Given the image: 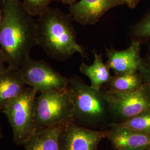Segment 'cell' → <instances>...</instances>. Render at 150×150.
<instances>
[{"mask_svg": "<svg viewBox=\"0 0 150 150\" xmlns=\"http://www.w3.org/2000/svg\"><path fill=\"white\" fill-rule=\"evenodd\" d=\"M139 73L142 77L144 82L148 83L150 86V48L148 56L144 59V69Z\"/></svg>", "mask_w": 150, "mask_h": 150, "instance_id": "obj_19", "label": "cell"}, {"mask_svg": "<svg viewBox=\"0 0 150 150\" xmlns=\"http://www.w3.org/2000/svg\"><path fill=\"white\" fill-rule=\"evenodd\" d=\"M111 126H117L150 132V110L139 113L122 122L112 123Z\"/></svg>", "mask_w": 150, "mask_h": 150, "instance_id": "obj_16", "label": "cell"}, {"mask_svg": "<svg viewBox=\"0 0 150 150\" xmlns=\"http://www.w3.org/2000/svg\"><path fill=\"white\" fill-rule=\"evenodd\" d=\"M108 129H88L69 120L60 134L59 150H96L107 137Z\"/></svg>", "mask_w": 150, "mask_h": 150, "instance_id": "obj_8", "label": "cell"}, {"mask_svg": "<svg viewBox=\"0 0 150 150\" xmlns=\"http://www.w3.org/2000/svg\"><path fill=\"white\" fill-rule=\"evenodd\" d=\"M129 35L132 40L141 42L150 39V11L140 21L130 28Z\"/></svg>", "mask_w": 150, "mask_h": 150, "instance_id": "obj_17", "label": "cell"}, {"mask_svg": "<svg viewBox=\"0 0 150 150\" xmlns=\"http://www.w3.org/2000/svg\"><path fill=\"white\" fill-rule=\"evenodd\" d=\"M73 106L67 87L39 93L35 102V129L72 120Z\"/></svg>", "mask_w": 150, "mask_h": 150, "instance_id": "obj_5", "label": "cell"}, {"mask_svg": "<svg viewBox=\"0 0 150 150\" xmlns=\"http://www.w3.org/2000/svg\"><path fill=\"white\" fill-rule=\"evenodd\" d=\"M144 83L139 72H129L114 74L105 85L108 90L118 92H130L139 88Z\"/></svg>", "mask_w": 150, "mask_h": 150, "instance_id": "obj_15", "label": "cell"}, {"mask_svg": "<svg viewBox=\"0 0 150 150\" xmlns=\"http://www.w3.org/2000/svg\"><path fill=\"white\" fill-rule=\"evenodd\" d=\"M65 122L36 129L23 145L25 150H59V137Z\"/></svg>", "mask_w": 150, "mask_h": 150, "instance_id": "obj_12", "label": "cell"}, {"mask_svg": "<svg viewBox=\"0 0 150 150\" xmlns=\"http://www.w3.org/2000/svg\"><path fill=\"white\" fill-rule=\"evenodd\" d=\"M72 20L70 14L50 7L38 16V45L51 58L63 61L76 52L87 58L83 46L77 43Z\"/></svg>", "mask_w": 150, "mask_h": 150, "instance_id": "obj_2", "label": "cell"}, {"mask_svg": "<svg viewBox=\"0 0 150 150\" xmlns=\"http://www.w3.org/2000/svg\"><path fill=\"white\" fill-rule=\"evenodd\" d=\"M92 52L94 56L92 64L87 65L83 62L81 64L80 71L89 79L91 82L90 86L99 90L109 82L112 76L110 74L109 67L103 62L102 54H97L95 50Z\"/></svg>", "mask_w": 150, "mask_h": 150, "instance_id": "obj_14", "label": "cell"}, {"mask_svg": "<svg viewBox=\"0 0 150 150\" xmlns=\"http://www.w3.org/2000/svg\"><path fill=\"white\" fill-rule=\"evenodd\" d=\"M0 48L8 68L18 70L38 45L37 22L20 0H1Z\"/></svg>", "mask_w": 150, "mask_h": 150, "instance_id": "obj_1", "label": "cell"}, {"mask_svg": "<svg viewBox=\"0 0 150 150\" xmlns=\"http://www.w3.org/2000/svg\"><path fill=\"white\" fill-rule=\"evenodd\" d=\"M105 89L113 123L150 110V86L146 82L137 90L130 92Z\"/></svg>", "mask_w": 150, "mask_h": 150, "instance_id": "obj_6", "label": "cell"}, {"mask_svg": "<svg viewBox=\"0 0 150 150\" xmlns=\"http://www.w3.org/2000/svg\"><path fill=\"white\" fill-rule=\"evenodd\" d=\"M2 137V133H1V125H0V138Z\"/></svg>", "mask_w": 150, "mask_h": 150, "instance_id": "obj_24", "label": "cell"}, {"mask_svg": "<svg viewBox=\"0 0 150 150\" xmlns=\"http://www.w3.org/2000/svg\"><path fill=\"white\" fill-rule=\"evenodd\" d=\"M27 85L19 70L7 67L0 74V108L21 94Z\"/></svg>", "mask_w": 150, "mask_h": 150, "instance_id": "obj_13", "label": "cell"}, {"mask_svg": "<svg viewBox=\"0 0 150 150\" xmlns=\"http://www.w3.org/2000/svg\"><path fill=\"white\" fill-rule=\"evenodd\" d=\"M106 138L116 150H143L150 147V132L111 126Z\"/></svg>", "mask_w": 150, "mask_h": 150, "instance_id": "obj_11", "label": "cell"}, {"mask_svg": "<svg viewBox=\"0 0 150 150\" xmlns=\"http://www.w3.org/2000/svg\"><path fill=\"white\" fill-rule=\"evenodd\" d=\"M69 79L68 88L73 106L72 120L88 129H110L113 121L105 89L96 90L77 76Z\"/></svg>", "mask_w": 150, "mask_h": 150, "instance_id": "obj_3", "label": "cell"}, {"mask_svg": "<svg viewBox=\"0 0 150 150\" xmlns=\"http://www.w3.org/2000/svg\"><path fill=\"white\" fill-rule=\"evenodd\" d=\"M122 5L121 0H79L70 5L69 14L81 25H94L109 10Z\"/></svg>", "mask_w": 150, "mask_h": 150, "instance_id": "obj_10", "label": "cell"}, {"mask_svg": "<svg viewBox=\"0 0 150 150\" xmlns=\"http://www.w3.org/2000/svg\"><path fill=\"white\" fill-rule=\"evenodd\" d=\"M143 150H150V147H149L147 148H146V149H144Z\"/></svg>", "mask_w": 150, "mask_h": 150, "instance_id": "obj_25", "label": "cell"}, {"mask_svg": "<svg viewBox=\"0 0 150 150\" xmlns=\"http://www.w3.org/2000/svg\"><path fill=\"white\" fill-rule=\"evenodd\" d=\"M141 43L132 40L128 48L123 50L106 48V64L115 74L129 72H141L144 67V59L141 56Z\"/></svg>", "mask_w": 150, "mask_h": 150, "instance_id": "obj_9", "label": "cell"}, {"mask_svg": "<svg viewBox=\"0 0 150 150\" xmlns=\"http://www.w3.org/2000/svg\"><path fill=\"white\" fill-rule=\"evenodd\" d=\"M124 4L126 5L129 8H134L139 4L140 0H121Z\"/></svg>", "mask_w": 150, "mask_h": 150, "instance_id": "obj_21", "label": "cell"}, {"mask_svg": "<svg viewBox=\"0 0 150 150\" xmlns=\"http://www.w3.org/2000/svg\"><path fill=\"white\" fill-rule=\"evenodd\" d=\"M6 60L5 56L3 53L2 50L0 48V74L5 71L7 67H6Z\"/></svg>", "mask_w": 150, "mask_h": 150, "instance_id": "obj_20", "label": "cell"}, {"mask_svg": "<svg viewBox=\"0 0 150 150\" xmlns=\"http://www.w3.org/2000/svg\"><path fill=\"white\" fill-rule=\"evenodd\" d=\"M23 7L32 16L42 15L53 0H20Z\"/></svg>", "mask_w": 150, "mask_h": 150, "instance_id": "obj_18", "label": "cell"}, {"mask_svg": "<svg viewBox=\"0 0 150 150\" xmlns=\"http://www.w3.org/2000/svg\"><path fill=\"white\" fill-rule=\"evenodd\" d=\"M26 85L36 89L38 93L66 89L70 79L43 60L33 59L31 56L19 69Z\"/></svg>", "mask_w": 150, "mask_h": 150, "instance_id": "obj_7", "label": "cell"}, {"mask_svg": "<svg viewBox=\"0 0 150 150\" xmlns=\"http://www.w3.org/2000/svg\"><path fill=\"white\" fill-rule=\"evenodd\" d=\"M57 1H59V2H60L62 4L71 5L75 3L76 2L78 1L79 0H57Z\"/></svg>", "mask_w": 150, "mask_h": 150, "instance_id": "obj_22", "label": "cell"}, {"mask_svg": "<svg viewBox=\"0 0 150 150\" xmlns=\"http://www.w3.org/2000/svg\"><path fill=\"white\" fill-rule=\"evenodd\" d=\"M2 20V12L1 8H0V28H1V26Z\"/></svg>", "mask_w": 150, "mask_h": 150, "instance_id": "obj_23", "label": "cell"}, {"mask_svg": "<svg viewBox=\"0 0 150 150\" xmlns=\"http://www.w3.org/2000/svg\"><path fill=\"white\" fill-rule=\"evenodd\" d=\"M38 92L27 86L21 94L2 108L10 123L13 142L23 145L35 130V102Z\"/></svg>", "mask_w": 150, "mask_h": 150, "instance_id": "obj_4", "label": "cell"}]
</instances>
